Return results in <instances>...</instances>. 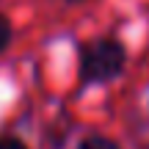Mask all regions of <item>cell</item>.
Masks as SVG:
<instances>
[{"label": "cell", "mask_w": 149, "mask_h": 149, "mask_svg": "<svg viewBox=\"0 0 149 149\" xmlns=\"http://www.w3.org/2000/svg\"><path fill=\"white\" fill-rule=\"evenodd\" d=\"M74 149H122V146H119L113 138H105V135H97L94 133V135H86Z\"/></svg>", "instance_id": "cell-2"}, {"label": "cell", "mask_w": 149, "mask_h": 149, "mask_svg": "<svg viewBox=\"0 0 149 149\" xmlns=\"http://www.w3.org/2000/svg\"><path fill=\"white\" fill-rule=\"evenodd\" d=\"M127 66V50L119 39L100 36L77 47V80L80 88L88 86H102L122 77Z\"/></svg>", "instance_id": "cell-1"}, {"label": "cell", "mask_w": 149, "mask_h": 149, "mask_svg": "<svg viewBox=\"0 0 149 149\" xmlns=\"http://www.w3.org/2000/svg\"><path fill=\"white\" fill-rule=\"evenodd\" d=\"M11 39H14V25H11V19L6 14H0V53L8 50Z\"/></svg>", "instance_id": "cell-3"}, {"label": "cell", "mask_w": 149, "mask_h": 149, "mask_svg": "<svg viewBox=\"0 0 149 149\" xmlns=\"http://www.w3.org/2000/svg\"><path fill=\"white\" fill-rule=\"evenodd\" d=\"M0 149H28V144L19 141V138H14V135H3V138H0Z\"/></svg>", "instance_id": "cell-4"}, {"label": "cell", "mask_w": 149, "mask_h": 149, "mask_svg": "<svg viewBox=\"0 0 149 149\" xmlns=\"http://www.w3.org/2000/svg\"><path fill=\"white\" fill-rule=\"evenodd\" d=\"M66 3H80V0H66Z\"/></svg>", "instance_id": "cell-5"}]
</instances>
